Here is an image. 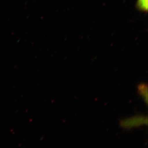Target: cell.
I'll use <instances>...</instances> for the list:
<instances>
[{"mask_svg": "<svg viewBox=\"0 0 148 148\" xmlns=\"http://www.w3.org/2000/svg\"><path fill=\"white\" fill-rule=\"evenodd\" d=\"M138 92L146 104H148V85L145 83L140 84L138 86Z\"/></svg>", "mask_w": 148, "mask_h": 148, "instance_id": "obj_2", "label": "cell"}, {"mask_svg": "<svg viewBox=\"0 0 148 148\" xmlns=\"http://www.w3.org/2000/svg\"><path fill=\"white\" fill-rule=\"evenodd\" d=\"M148 117L142 114L136 115L122 119L120 121V126L126 130H130L134 128L140 127L143 125L147 126Z\"/></svg>", "mask_w": 148, "mask_h": 148, "instance_id": "obj_1", "label": "cell"}, {"mask_svg": "<svg viewBox=\"0 0 148 148\" xmlns=\"http://www.w3.org/2000/svg\"><path fill=\"white\" fill-rule=\"evenodd\" d=\"M136 7L139 11L147 12L148 11V0H138L136 3Z\"/></svg>", "mask_w": 148, "mask_h": 148, "instance_id": "obj_3", "label": "cell"}]
</instances>
